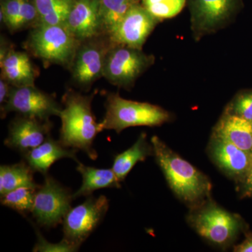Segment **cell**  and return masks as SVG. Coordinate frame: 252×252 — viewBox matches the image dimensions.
Segmentation results:
<instances>
[{
  "label": "cell",
  "instance_id": "cell-28",
  "mask_svg": "<svg viewBox=\"0 0 252 252\" xmlns=\"http://www.w3.org/2000/svg\"><path fill=\"white\" fill-rule=\"evenodd\" d=\"M24 0H6L1 4V21L12 32Z\"/></svg>",
  "mask_w": 252,
  "mask_h": 252
},
{
  "label": "cell",
  "instance_id": "cell-26",
  "mask_svg": "<svg viewBox=\"0 0 252 252\" xmlns=\"http://www.w3.org/2000/svg\"><path fill=\"white\" fill-rule=\"evenodd\" d=\"M224 112L252 122V90L235 94L228 102Z\"/></svg>",
  "mask_w": 252,
  "mask_h": 252
},
{
  "label": "cell",
  "instance_id": "cell-13",
  "mask_svg": "<svg viewBox=\"0 0 252 252\" xmlns=\"http://www.w3.org/2000/svg\"><path fill=\"white\" fill-rule=\"evenodd\" d=\"M52 127L50 120L18 115L10 123L4 145L23 155L51 137Z\"/></svg>",
  "mask_w": 252,
  "mask_h": 252
},
{
  "label": "cell",
  "instance_id": "cell-17",
  "mask_svg": "<svg viewBox=\"0 0 252 252\" xmlns=\"http://www.w3.org/2000/svg\"><path fill=\"white\" fill-rule=\"evenodd\" d=\"M0 67L1 77L11 86H35L37 74L26 53L10 49L4 59L0 60Z\"/></svg>",
  "mask_w": 252,
  "mask_h": 252
},
{
  "label": "cell",
  "instance_id": "cell-21",
  "mask_svg": "<svg viewBox=\"0 0 252 252\" xmlns=\"http://www.w3.org/2000/svg\"><path fill=\"white\" fill-rule=\"evenodd\" d=\"M34 170L25 160L0 166V196L20 187L38 188L34 180Z\"/></svg>",
  "mask_w": 252,
  "mask_h": 252
},
{
  "label": "cell",
  "instance_id": "cell-30",
  "mask_svg": "<svg viewBox=\"0 0 252 252\" xmlns=\"http://www.w3.org/2000/svg\"><path fill=\"white\" fill-rule=\"evenodd\" d=\"M4 79H0V104L1 108L5 105L9 98L11 86Z\"/></svg>",
  "mask_w": 252,
  "mask_h": 252
},
{
  "label": "cell",
  "instance_id": "cell-16",
  "mask_svg": "<svg viewBox=\"0 0 252 252\" xmlns=\"http://www.w3.org/2000/svg\"><path fill=\"white\" fill-rule=\"evenodd\" d=\"M78 150L64 147L59 140H54L49 137L42 144L35 148L32 149L27 153L23 154V160L30 167L41 175H49L50 167L53 164L63 158L73 159L74 161L79 162L77 157Z\"/></svg>",
  "mask_w": 252,
  "mask_h": 252
},
{
  "label": "cell",
  "instance_id": "cell-9",
  "mask_svg": "<svg viewBox=\"0 0 252 252\" xmlns=\"http://www.w3.org/2000/svg\"><path fill=\"white\" fill-rule=\"evenodd\" d=\"M44 177V183L36 189L32 215L43 228H55L72 208L73 193L51 175Z\"/></svg>",
  "mask_w": 252,
  "mask_h": 252
},
{
  "label": "cell",
  "instance_id": "cell-31",
  "mask_svg": "<svg viewBox=\"0 0 252 252\" xmlns=\"http://www.w3.org/2000/svg\"><path fill=\"white\" fill-rule=\"evenodd\" d=\"M235 252H252V233L246 235V238L240 245L234 248Z\"/></svg>",
  "mask_w": 252,
  "mask_h": 252
},
{
  "label": "cell",
  "instance_id": "cell-5",
  "mask_svg": "<svg viewBox=\"0 0 252 252\" xmlns=\"http://www.w3.org/2000/svg\"><path fill=\"white\" fill-rule=\"evenodd\" d=\"M189 215L188 221L200 236L219 246H226L237 238L244 224L238 215L212 202H204Z\"/></svg>",
  "mask_w": 252,
  "mask_h": 252
},
{
  "label": "cell",
  "instance_id": "cell-25",
  "mask_svg": "<svg viewBox=\"0 0 252 252\" xmlns=\"http://www.w3.org/2000/svg\"><path fill=\"white\" fill-rule=\"evenodd\" d=\"M187 1V0H142V5L160 22L180 14Z\"/></svg>",
  "mask_w": 252,
  "mask_h": 252
},
{
  "label": "cell",
  "instance_id": "cell-19",
  "mask_svg": "<svg viewBox=\"0 0 252 252\" xmlns=\"http://www.w3.org/2000/svg\"><path fill=\"white\" fill-rule=\"evenodd\" d=\"M77 172L82 177V185L77 191L73 193V199L80 197H89L99 189L122 187L120 181L111 169L96 168L87 166L79 162L77 163Z\"/></svg>",
  "mask_w": 252,
  "mask_h": 252
},
{
  "label": "cell",
  "instance_id": "cell-27",
  "mask_svg": "<svg viewBox=\"0 0 252 252\" xmlns=\"http://www.w3.org/2000/svg\"><path fill=\"white\" fill-rule=\"evenodd\" d=\"M35 228L36 235V243L33 248L32 251L36 252H77L79 249L76 248L72 244L68 243L67 240H63L59 243L53 244L49 243L41 234L40 231L34 226Z\"/></svg>",
  "mask_w": 252,
  "mask_h": 252
},
{
  "label": "cell",
  "instance_id": "cell-7",
  "mask_svg": "<svg viewBox=\"0 0 252 252\" xmlns=\"http://www.w3.org/2000/svg\"><path fill=\"white\" fill-rule=\"evenodd\" d=\"M190 30L195 41L215 34L233 21L240 0H187Z\"/></svg>",
  "mask_w": 252,
  "mask_h": 252
},
{
  "label": "cell",
  "instance_id": "cell-6",
  "mask_svg": "<svg viewBox=\"0 0 252 252\" xmlns=\"http://www.w3.org/2000/svg\"><path fill=\"white\" fill-rule=\"evenodd\" d=\"M154 63V56L142 49L113 44L106 56L103 77L113 85L131 89Z\"/></svg>",
  "mask_w": 252,
  "mask_h": 252
},
{
  "label": "cell",
  "instance_id": "cell-15",
  "mask_svg": "<svg viewBox=\"0 0 252 252\" xmlns=\"http://www.w3.org/2000/svg\"><path fill=\"white\" fill-rule=\"evenodd\" d=\"M212 160L227 175L240 182L252 165V154L212 136L209 145Z\"/></svg>",
  "mask_w": 252,
  "mask_h": 252
},
{
  "label": "cell",
  "instance_id": "cell-18",
  "mask_svg": "<svg viewBox=\"0 0 252 252\" xmlns=\"http://www.w3.org/2000/svg\"><path fill=\"white\" fill-rule=\"evenodd\" d=\"M212 135L228 141L252 154V122L246 119L223 112Z\"/></svg>",
  "mask_w": 252,
  "mask_h": 252
},
{
  "label": "cell",
  "instance_id": "cell-20",
  "mask_svg": "<svg viewBox=\"0 0 252 252\" xmlns=\"http://www.w3.org/2000/svg\"><path fill=\"white\" fill-rule=\"evenodd\" d=\"M152 155H154L153 146L147 142V135L142 132L132 147L114 157L112 169L118 180L122 182L137 162L144 161Z\"/></svg>",
  "mask_w": 252,
  "mask_h": 252
},
{
  "label": "cell",
  "instance_id": "cell-10",
  "mask_svg": "<svg viewBox=\"0 0 252 252\" xmlns=\"http://www.w3.org/2000/svg\"><path fill=\"white\" fill-rule=\"evenodd\" d=\"M81 41L70 69L73 81L81 89H89L103 77L106 56L113 44L108 35Z\"/></svg>",
  "mask_w": 252,
  "mask_h": 252
},
{
  "label": "cell",
  "instance_id": "cell-4",
  "mask_svg": "<svg viewBox=\"0 0 252 252\" xmlns=\"http://www.w3.org/2000/svg\"><path fill=\"white\" fill-rule=\"evenodd\" d=\"M80 44L64 24H38L32 30L27 46L47 65L70 68Z\"/></svg>",
  "mask_w": 252,
  "mask_h": 252
},
{
  "label": "cell",
  "instance_id": "cell-3",
  "mask_svg": "<svg viewBox=\"0 0 252 252\" xmlns=\"http://www.w3.org/2000/svg\"><path fill=\"white\" fill-rule=\"evenodd\" d=\"M105 114L99 122L101 130H113L117 133L136 126H160L171 120V114L161 107L123 98L110 94L106 99Z\"/></svg>",
  "mask_w": 252,
  "mask_h": 252
},
{
  "label": "cell",
  "instance_id": "cell-24",
  "mask_svg": "<svg viewBox=\"0 0 252 252\" xmlns=\"http://www.w3.org/2000/svg\"><path fill=\"white\" fill-rule=\"evenodd\" d=\"M37 188L23 187L1 195V205L12 209L23 217L32 213Z\"/></svg>",
  "mask_w": 252,
  "mask_h": 252
},
{
  "label": "cell",
  "instance_id": "cell-23",
  "mask_svg": "<svg viewBox=\"0 0 252 252\" xmlns=\"http://www.w3.org/2000/svg\"><path fill=\"white\" fill-rule=\"evenodd\" d=\"M138 0H100V14L104 34H110Z\"/></svg>",
  "mask_w": 252,
  "mask_h": 252
},
{
  "label": "cell",
  "instance_id": "cell-2",
  "mask_svg": "<svg viewBox=\"0 0 252 252\" xmlns=\"http://www.w3.org/2000/svg\"><path fill=\"white\" fill-rule=\"evenodd\" d=\"M94 97V94L83 95L68 91L63 97L64 107L59 117L62 123L60 142L67 148L82 151L94 160L97 158V153L94 148V140L102 130L92 112Z\"/></svg>",
  "mask_w": 252,
  "mask_h": 252
},
{
  "label": "cell",
  "instance_id": "cell-12",
  "mask_svg": "<svg viewBox=\"0 0 252 252\" xmlns=\"http://www.w3.org/2000/svg\"><path fill=\"white\" fill-rule=\"evenodd\" d=\"M159 23L142 5L137 4L127 11L108 36L113 44L142 49Z\"/></svg>",
  "mask_w": 252,
  "mask_h": 252
},
{
  "label": "cell",
  "instance_id": "cell-14",
  "mask_svg": "<svg viewBox=\"0 0 252 252\" xmlns=\"http://www.w3.org/2000/svg\"><path fill=\"white\" fill-rule=\"evenodd\" d=\"M64 25L81 42L104 34L100 0H75Z\"/></svg>",
  "mask_w": 252,
  "mask_h": 252
},
{
  "label": "cell",
  "instance_id": "cell-29",
  "mask_svg": "<svg viewBox=\"0 0 252 252\" xmlns=\"http://www.w3.org/2000/svg\"><path fill=\"white\" fill-rule=\"evenodd\" d=\"M239 182L241 198H252V165L246 175Z\"/></svg>",
  "mask_w": 252,
  "mask_h": 252
},
{
  "label": "cell",
  "instance_id": "cell-1",
  "mask_svg": "<svg viewBox=\"0 0 252 252\" xmlns=\"http://www.w3.org/2000/svg\"><path fill=\"white\" fill-rule=\"evenodd\" d=\"M154 156L169 187L180 200L195 207L206 201L212 191L207 177L172 150L158 137L151 139Z\"/></svg>",
  "mask_w": 252,
  "mask_h": 252
},
{
  "label": "cell",
  "instance_id": "cell-11",
  "mask_svg": "<svg viewBox=\"0 0 252 252\" xmlns=\"http://www.w3.org/2000/svg\"><path fill=\"white\" fill-rule=\"evenodd\" d=\"M62 108L52 94L39 90L35 86H11L7 102L1 108V117L16 112L18 115L49 121L52 116L59 117Z\"/></svg>",
  "mask_w": 252,
  "mask_h": 252
},
{
  "label": "cell",
  "instance_id": "cell-22",
  "mask_svg": "<svg viewBox=\"0 0 252 252\" xmlns=\"http://www.w3.org/2000/svg\"><path fill=\"white\" fill-rule=\"evenodd\" d=\"M39 24L64 25L75 0H34Z\"/></svg>",
  "mask_w": 252,
  "mask_h": 252
},
{
  "label": "cell",
  "instance_id": "cell-8",
  "mask_svg": "<svg viewBox=\"0 0 252 252\" xmlns=\"http://www.w3.org/2000/svg\"><path fill=\"white\" fill-rule=\"evenodd\" d=\"M109 208L105 195L88 197L84 203L72 207L62 222L63 239L78 249L103 220Z\"/></svg>",
  "mask_w": 252,
  "mask_h": 252
}]
</instances>
